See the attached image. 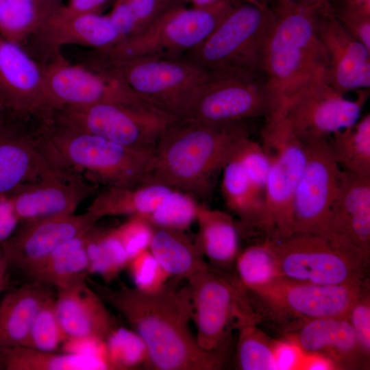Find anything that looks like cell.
<instances>
[{
  "label": "cell",
  "mask_w": 370,
  "mask_h": 370,
  "mask_svg": "<svg viewBox=\"0 0 370 370\" xmlns=\"http://www.w3.org/2000/svg\"><path fill=\"white\" fill-rule=\"evenodd\" d=\"M51 295L49 286L32 281L5 295L0 302V352L27 346L34 319Z\"/></svg>",
  "instance_id": "obj_27"
},
{
  "label": "cell",
  "mask_w": 370,
  "mask_h": 370,
  "mask_svg": "<svg viewBox=\"0 0 370 370\" xmlns=\"http://www.w3.org/2000/svg\"><path fill=\"white\" fill-rule=\"evenodd\" d=\"M47 15L51 11L60 7L62 3L60 0H36Z\"/></svg>",
  "instance_id": "obj_53"
},
{
  "label": "cell",
  "mask_w": 370,
  "mask_h": 370,
  "mask_svg": "<svg viewBox=\"0 0 370 370\" xmlns=\"http://www.w3.org/2000/svg\"><path fill=\"white\" fill-rule=\"evenodd\" d=\"M367 267L370 258V177L341 169L323 236Z\"/></svg>",
  "instance_id": "obj_18"
},
{
  "label": "cell",
  "mask_w": 370,
  "mask_h": 370,
  "mask_svg": "<svg viewBox=\"0 0 370 370\" xmlns=\"http://www.w3.org/2000/svg\"><path fill=\"white\" fill-rule=\"evenodd\" d=\"M40 146L54 165L106 188L149 183L155 151L131 148L53 122L37 129Z\"/></svg>",
  "instance_id": "obj_3"
},
{
  "label": "cell",
  "mask_w": 370,
  "mask_h": 370,
  "mask_svg": "<svg viewBox=\"0 0 370 370\" xmlns=\"http://www.w3.org/2000/svg\"><path fill=\"white\" fill-rule=\"evenodd\" d=\"M167 8L162 0H115L108 15L122 40L143 31Z\"/></svg>",
  "instance_id": "obj_36"
},
{
  "label": "cell",
  "mask_w": 370,
  "mask_h": 370,
  "mask_svg": "<svg viewBox=\"0 0 370 370\" xmlns=\"http://www.w3.org/2000/svg\"><path fill=\"white\" fill-rule=\"evenodd\" d=\"M306 159L293 201V234L323 236L341 169L328 138L303 140Z\"/></svg>",
  "instance_id": "obj_16"
},
{
  "label": "cell",
  "mask_w": 370,
  "mask_h": 370,
  "mask_svg": "<svg viewBox=\"0 0 370 370\" xmlns=\"http://www.w3.org/2000/svg\"><path fill=\"white\" fill-rule=\"evenodd\" d=\"M98 221L90 213L51 217L23 222L1 245L10 267L27 274L58 246L83 235Z\"/></svg>",
  "instance_id": "obj_21"
},
{
  "label": "cell",
  "mask_w": 370,
  "mask_h": 370,
  "mask_svg": "<svg viewBox=\"0 0 370 370\" xmlns=\"http://www.w3.org/2000/svg\"><path fill=\"white\" fill-rule=\"evenodd\" d=\"M195 243L211 266L223 271L239 254V231L227 213L199 203Z\"/></svg>",
  "instance_id": "obj_28"
},
{
  "label": "cell",
  "mask_w": 370,
  "mask_h": 370,
  "mask_svg": "<svg viewBox=\"0 0 370 370\" xmlns=\"http://www.w3.org/2000/svg\"><path fill=\"white\" fill-rule=\"evenodd\" d=\"M40 63L49 119L66 107L147 103L114 76L83 63L71 64L61 53Z\"/></svg>",
  "instance_id": "obj_14"
},
{
  "label": "cell",
  "mask_w": 370,
  "mask_h": 370,
  "mask_svg": "<svg viewBox=\"0 0 370 370\" xmlns=\"http://www.w3.org/2000/svg\"><path fill=\"white\" fill-rule=\"evenodd\" d=\"M96 190L95 186L79 174L56 166L7 196L19 221L27 222L74 214L79 204Z\"/></svg>",
  "instance_id": "obj_19"
},
{
  "label": "cell",
  "mask_w": 370,
  "mask_h": 370,
  "mask_svg": "<svg viewBox=\"0 0 370 370\" xmlns=\"http://www.w3.org/2000/svg\"><path fill=\"white\" fill-rule=\"evenodd\" d=\"M90 286L106 304L119 312L145 341L153 370H216L225 361L226 346L214 351L201 349L189 323L192 305L187 284L171 278L159 290L146 293L123 282L112 288L86 276Z\"/></svg>",
  "instance_id": "obj_1"
},
{
  "label": "cell",
  "mask_w": 370,
  "mask_h": 370,
  "mask_svg": "<svg viewBox=\"0 0 370 370\" xmlns=\"http://www.w3.org/2000/svg\"><path fill=\"white\" fill-rule=\"evenodd\" d=\"M10 263L0 249V294L6 290L10 285L9 269Z\"/></svg>",
  "instance_id": "obj_52"
},
{
  "label": "cell",
  "mask_w": 370,
  "mask_h": 370,
  "mask_svg": "<svg viewBox=\"0 0 370 370\" xmlns=\"http://www.w3.org/2000/svg\"><path fill=\"white\" fill-rule=\"evenodd\" d=\"M275 17L264 0H241L204 41L180 58L208 73L264 75V53Z\"/></svg>",
  "instance_id": "obj_6"
},
{
  "label": "cell",
  "mask_w": 370,
  "mask_h": 370,
  "mask_svg": "<svg viewBox=\"0 0 370 370\" xmlns=\"http://www.w3.org/2000/svg\"><path fill=\"white\" fill-rule=\"evenodd\" d=\"M86 276L57 289L56 312L66 341H104L119 326Z\"/></svg>",
  "instance_id": "obj_24"
},
{
  "label": "cell",
  "mask_w": 370,
  "mask_h": 370,
  "mask_svg": "<svg viewBox=\"0 0 370 370\" xmlns=\"http://www.w3.org/2000/svg\"><path fill=\"white\" fill-rule=\"evenodd\" d=\"M331 9L345 29L370 49V14L341 6Z\"/></svg>",
  "instance_id": "obj_46"
},
{
  "label": "cell",
  "mask_w": 370,
  "mask_h": 370,
  "mask_svg": "<svg viewBox=\"0 0 370 370\" xmlns=\"http://www.w3.org/2000/svg\"><path fill=\"white\" fill-rule=\"evenodd\" d=\"M66 341L56 312L52 294L37 312L29 332L26 347L45 352H56Z\"/></svg>",
  "instance_id": "obj_41"
},
{
  "label": "cell",
  "mask_w": 370,
  "mask_h": 370,
  "mask_svg": "<svg viewBox=\"0 0 370 370\" xmlns=\"http://www.w3.org/2000/svg\"><path fill=\"white\" fill-rule=\"evenodd\" d=\"M243 289L256 321L288 334L314 319L347 317L369 284L321 285L278 277L264 285Z\"/></svg>",
  "instance_id": "obj_7"
},
{
  "label": "cell",
  "mask_w": 370,
  "mask_h": 370,
  "mask_svg": "<svg viewBox=\"0 0 370 370\" xmlns=\"http://www.w3.org/2000/svg\"><path fill=\"white\" fill-rule=\"evenodd\" d=\"M127 267L135 287L143 292H155L171 278L149 249L130 259Z\"/></svg>",
  "instance_id": "obj_43"
},
{
  "label": "cell",
  "mask_w": 370,
  "mask_h": 370,
  "mask_svg": "<svg viewBox=\"0 0 370 370\" xmlns=\"http://www.w3.org/2000/svg\"><path fill=\"white\" fill-rule=\"evenodd\" d=\"M82 63L104 71L172 119L188 112L208 73L179 58H109L90 51Z\"/></svg>",
  "instance_id": "obj_4"
},
{
  "label": "cell",
  "mask_w": 370,
  "mask_h": 370,
  "mask_svg": "<svg viewBox=\"0 0 370 370\" xmlns=\"http://www.w3.org/2000/svg\"><path fill=\"white\" fill-rule=\"evenodd\" d=\"M239 1L204 7L176 5L165 10L138 34L95 53L109 58L159 56L179 58L204 41Z\"/></svg>",
  "instance_id": "obj_8"
},
{
  "label": "cell",
  "mask_w": 370,
  "mask_h": 370,
  "mask_svg": "<svg viewBox=\"0 0 370 370\" xmlns=\"http://www.w3.org/2000/svg\"><path fill=\"white\" fill-rule=\"evenodd\" d=\"M288 335L305 353L317 355L339 369H356L369 358L347 317L314 319Z\"/></svg>",
  "instance_id": "obj_25"
},
{
  "label": "cell",
  "mask_w": 370,
  "mask_h": 370,
  "mask_svg": "<svg viewBox=\"0 0 370 370\" xmlns=\"http://www.w3.org/2000/svg\"><path fill=\"white\" fill-rule=\"evenodd\" d=\"M2 114L1 110L0 109V116Z\"/></svg>",
  "instance_id": "obj_58"
},
{
  "label": "cell",
  "mask_w": 370,
  "mask_h": 370,
  "mask_svg": "<svg viewBox=\"0 0 370 370\" xmlns=\"http://www.w3.org/2000/svg\"><path fill=\"white\" fill-rule=\"evenodd\" d=\"M248 136L247 123L217 124L174 119L157 144L149 183L164 184L195 198H206L217 174Z\"/></svg>",
  "instance_id": "obj_2"
},
{
  "label": "cell",
  "mask_w": 370,
  "mask_h": 370,
  "mask_svg": "<svg viewBox=\"0 0 370 370\" xmlns=\"http://www.w3.org/2000/svg\"><path fill=\"white\" fill-rule=\"evenodd\" d=\"M3 370H111L106 352L57 353L28 347H15L0 352Z\"/></svg>",
  "instance_id": "obj_30"
},
{
  "label": "cell",
  "mask_w": 370,
  "mask_h": 370,
  "mask_svg": "<svg viewBox=\"0 0 370 370\" xmlns=\"http://www.w3.org/2000/svg\"><path fill=\"white\" fill-rule=\"evenodd\" d=\"M88 260V273L96 274L108 283L118 278L130 261L116 228L97 229L93 226L85 234Z\"/></svg>",
  "instance_id": "obj_34"
},
{
  "label": "cell",
  "mask_w": 370,
  "mask_h": 370,
  "mask_svg": "<svg viewBox=\"0 0 370 370\" xmlns=\"http://www.w3.org/2000/svg\"><path fill=\"white\" fill-rule=\"evenodd\" d=\"M277 342L271 341L254 323L240 328L237 344V363L242 370L278 369Z\"/></svg>",
  "instance_id": "obj_37"
},
{
  "label": "cell",
  "mask_w": 370,
  "mask_h": 370,
  "mask_svg": "<svg viewBox=\"0 0 370 370\" xmlns=\"http://www.w3.org/2000/svg\"><path fill=\"white\" fill-rule=\"evenodd\" d=\"M18 223L8 197L0 196V245L14 233Z\"/></svg>",
  "instance_id": "obj_47"
},
{
  "label": "cell",
  "mask_w": 370,
  "mask_h": 370,
  "mask_svg": "<svg viewBox=\"0 0 370 370\" xmlns=\"http://www.w3.org/2000/svg\"><path fill=\"white\" fill-rule=\"evenodd\" d=\"M173 119L147 103H101L56 110L49 121L131 148L155 151L160 138Z\"/></svg>",
  "instance_id": "obj_11"
},
{
  "label": "cell",
  "mask_w": 370,
  "mask_h": 370,
  "mask_svg": "<svg viewBox=\"0 0 370 370\" xmlns=\"http://www.w3.org/2000/svg\"><path fill=\"white\" fill-rule=\"evenodd\" d=\"M85 234L66 241L26 275L33 281L57 289L87 275L88 260Z\"/></svg>",
  "instance_id": "obj_32"
},
{
  "label": "cell",
  "mask_w": 370,
  "mask_h": 370,
  "mask_svg": "<svg viewBox=\"0 0 370 370\" xmlns=\"http://www.w3.org/2000/svg\"><path fill=\"white\" fill-rule=\"evenodd\" d=\"M332 156L338 164L352 173L370 177V114L328 138Z\"/></svg>",
  "instance_id": "obj_33"
},
{
  "label": "cell",
  "mask_w": 370,
  "mask_h": 370,
  "mask_svg": "<svg viewBox=\"0 0 370 370\" xmlns=\"http://www.w3.org/2000/svg\"><path fill=\"white\" fill-rule=\"evenodd\" d=\"M173 188L158 183L106 188L95 197L86 212L97 221L111 216H140L152 213Z\"/></svg>",
  "instance_id": "obj_29"
},
{
  "label": "cell",
  "mask_w": 370,
  "mask_h": 370,
  "mask_svg": "<svg viewBox=\"0 0 370 370\" xmlns=\"http://www.w3.org/2000/svg\"><path fill=\"white\" fill-rule=\"evenodd\" d=\"M278 369H289L297 362L295 348L286 343H278L275 349Z\"/></svg>",
  "instance_id": "obj_49"
},
{
  "label": "cell",
  "mask_w": 370,
  "mask_h": 370,
  "mask_svg": "<svg viewBox=\"0 0 370 370\" xmlns=\"http://www.w3.org/2000/svg\"><path fill=\"white\" fill-rule=\"evenodd\" d=\"M275 21L264 58L263 71L277 110L295 91L316 77L326 75L328 58L318 38L314 11L276 6Z\"/></svg>",
  "instance_id": "obj_5"
},
{
  "label": "cell",
  "mask_w": 370,
  "mask_h": 370,
  "mask_svg": "<svg viewBox=\"0 0 370 370\" xmlns=\"http://www.w3.org/2000/svg\"><path fill=\"white\" fill-rule=\"evenodd\" d=\"M232 157L239 162L253 186L264 196L271 160L263 146L248 136L240 143Z\"/></svg>",
  "instance_id": "obj_42"
},
{
  "label": "cell",
  "mask_w": 370,
  "mask_h": 370,
  "mask_svg": "<svg viewBox=\"0 0 370 370\" xmlns=\"http://www.w3.org/2000/svg\"><path fill=\"white\" fill-rule=\"evenodd\" d=\"M192 321L199 346L214 351L227 345L232 326L255 323L256 319L239 280L210 264L187 280Z\"/></svg>",
  "instance_id": "obj_9"
},
{
  "label": "cell",
  "mask_w": 370,
  "mask_h": 370,
  "mask_svg": "<svg viewBox=\"0 0 370 370\" xmlns=\"http://www.w3.org/2000/svg\"><path fill=\"white\" fill-rule=\"evenodd\" d=\"M199 202L191 195L173 189L145 218L153 227L185 232L196 221Z\"/></svg>",
  "instance_id": "obj_40"
},
{
  "label": "cell",
  "mask_w": 370,
  "mask_h": 370,
  "mask_svg": "<svg viewBox=\"0 0 370 370\" xmlns=\"http://www.w3.org/2000/svg\"><path fill=\"white\" fill-rule=\"evenodd\" d=\"M267 242L279 277L321 285L367 283L368 267L325 237L293 234Z\"/></svg>",
  "instance_id": "obj_12"
},
{
  "label": "cell",
  "mask_w": 370,
  "mask_h": 370,
  "mask_svg": "<svg viewBox=\"0 0 370 370\" xmlns=\"http://www.w3.org/2000/svg\"><path fill=\"white\" fill-rule=\"evenodd\" d=\"M0 109L25 121L41 123L49 118L41 63L23 47L1 36Z\"/></svg>",
  "instance_id": "obj_17"
},
{
  "label": "cell",
  "mask_w": 370,
  "mask_h": 370,
  "mask_svg": "<svg viewBox=\"0 0 370 370\" xmlns=\"http://www.w3.org/2000/svg\"><path fill=\"white\" fill-rule=\"evenodd\" d=\"M162 1H163L164 3L165 4V5H166L167 8H169L168 5H167V4H166V0H162Z\"/></svg>",
  "instance_id": "obj_57"
},
{
  "label": "cell",
  "mask_w": 370,
  "mask_h": 370,
  "mask_svg": "<svg viewBox=\"0 0 370 370\" xmlns=\"http://www.w3.org/2000/svg\"><path fill=\"white\" fill-rule=\"evenodd\" d=\"M262 145L271 164L264 199L274 238L293 234V201L306 159L305 143L286 134L272 120L265 121Z\"/></svg>",
  "instance_id": "obj_15"
},
{
  "label": "cell",
  "mask_w": 370,
  "mask_h": 370,
  "mask_svg": "<svg viewBox=\"0 0 370 370\" xmlns=\"http://www.w3.org/2000/svg\"><path fill=\"white\" fill-rule=\"evenodd\" d=\"M369 290L364 292L351 307L347 319L353 328L358 341L369 356L370 353V299Z\"/></svg>",
  "instance_id": "obj_45"
},
{
  "label": "cell",
  "mask_w": 370,
  "mask_h": 370,
  "mask_svg": "<svg viewBox=\"0 0 370 370\" xmlns=\"http://www.w3.org/2000/svg\"><path fill=\"white\" fill-rule=\"evenodd\" d=\"M46 16L36 0H0V36L27 50Z\"/></svg>",
  "instance_id": "obj_35"
},
{
  "label": "cell",
  "mask_w": 370,
  "mask_h": 370,
  "mask_svg": "<svg viewBox=\"0 0 370 370\" xmlns=\"http://www.w3.org/2000/svg\"><path fill=\"white\" fill-rule=\"evenodd\" d=\"M111 0H69L61 10L67 14L100 13L101 10Z\"/></svg>",
  "instance_id": "obj_48"
},
{
  "label": "cell",
  "mask_w": 370,
  "mask_h": 370,
  "mask_svg": "<svg viewBox=\"0 0 370 370\" xmlns=\"http://www.w3.org/2000/svg\"><path fill=\"white\" fill-rule=\"evenodd\" d=\"M195 7H204L215 3L217 2L223 0H189ZM231 1H241V0H231Z\"/></svg>",
  "instance_id": "obj_55"
},
{
  "label": "cell",
  "mask_w": 370,
  "mask_h": 370,
  "mask_svg": "<svg viewBox=\"0 0 370 370\" xmlns=\"http://www.w3.org/2000/svg\"><path fill=\"white\" fill-rule=\"evenodd\" d=\"M330 367H332L331 363L328 360L320 357L319 359L317 358V360L312 361L308 367V369L320 370L328 369H330Z\"/></svg>",
  "instance_id": "obj_54"
},
{
  "label": "cell",
  "mask_w": 370,
  "mask_h": 370,
  "mask_svg": "<svg viewBox=\"0 0 370 370\" xmlns=\"http://www.w3.org/2000/svg\"><path fill=\"white\" fill-rule=\"evenodd\" d=\"M277 105L263 74L212 73L183 119L217 124L247 123L270 117Z\"/></svg>",
  "instance_id": "obj_13"
},
{
  "label": "cell",
  "mask_w": 370,
  "mask_h": 370,
  "mask_svg": "<svg viewBox=\"0 0 370 370\" xmlns=\"http://www.w3.org/2000/svg\"><path fill=\"white\" fill-rule=\"evenodd\" d=\"M314 28L325 47L328 67L327 79L345 95L370 86V49L341 25L331 10L313 13Z\"/></svg>",
  "instance_id": "obj_22"
},
{
  "label": "cell",
  "mask_w": 370,
  "mask_h": 370,
  "mask_svg": "<svg viewBox=\"0 0 370 370\" xmlns=\"http://www.w3.org/2000/svg\"><path fill=\"white\" fill-rule=\"evenodd\" d=\"M236 264L238 280L245 288L264 285L279 277L267 240L239 252Z\"/></svg>",
  "instance_id": "obj_39"
},
{
  "label": "cell",
  "mask_w": 370,
  "mask_h": 370,
  "mask_svg": "<svg viewBox=\"0 0 370 370\" xmlns=\"http://www.w3.org/2000/svg\"><path fill=\"white\" fill-rule=\"evenodd\" d=\"M189 0H166L169 8L176 5H184V3Z\"/></svg>",
  "instance_id": "obj_56"
},
{
  "label": "cell",
  "mask_w": 370,
  "mask_h": 370,
  "mask_svg": "<svg viewBox=\"0 0 370 370\" xmlns=\"http://www.w3.org/2000/svg\"><path fill=\"white\" fill-rule=\"evenodd\" d=\"M111 370H131L144 367L148 360L147 345L133 330L118 326L104 341Z\"/></svg>",
  "instance_id": "obj_38"
},
{
  "label": "cell",
  "mask_w": 370,
  "mask_h": 370,
  "mask_svg": "<svg viewBox=\"0 0 370 370\" xmlns=\"http://www.w3.org/2000/svg\"><path fill=\"white\" fill-rule=\"evenodd\" d=\"M221 192L227 208L240 219L243 233L274 238L264 196L252 185L239 162L232 157L223 169ZM238 228V230H240Z\"/></svg>",
  "instance_id": "obj_26"
},
{
  "label": "cell",
  "mask_w": 370,
  "mask_h": 370,
  "mask_svg": "<svg viewBox=\"0 0 370 370\" xmlns=\"http://www.w3.org/2000/svg\"><path fill=\"white\" fill-rule=\"evenodd\" d=\"M61 6L46 16L27 49L40 62L60 54V48L64 45H81L101 51L121 40V36L108 14H67L61 10Z\"/></svg>",
  "instance_id": "obj_20"
},
{
  "label": "cell",
  "mask_w": 370,
  "mask_h": 370,
  "mask_svg": "<svg viewBox=\"0 0 370 370\" xmlns=\"http://www.w3.org/2000/svg\"><path fill=\"white\" fill-rule=\"evenodd\" d=\"M331 6H341L370 14V0H329Z\"/></svg>",
  "instance_id": "obj_51"
},
{
  "label": "cell",
  "mask_w": 370,
  "mask_h": 370,
  "mask_svg": "<svg viewBox=\"0 0 370 370\" xmlns=\"http://www.w3.org/2000/svg\"><path fill=\"white\" fill-rule=\"evenodd\" d=\"M368 97L369 89H362L356 99L349 100L323 75L306 83L269 118L301 140L328 138L358 121Z\"/></svg>",
  "instance_id": "obj_10"
},
{
  "label": "cell",
  "mask_w": 370,
  "mask_h": 370,
  "mask_svg": "<svg viewBox=\"0 0 370 370\" xmlns=\"http://www.w3.org/2000/svg\"><path fill=\"white\" fill-rule=\"evenodd\" d=\"M154 227L144 217H130V219L116 228L129 259L149 249Z\"/></svg>",
  "instance_id": "obj_44"
},
{
  "label": "cell",
  "mask_w": 370,
  "mask_h": 370,
  "mask_svg": "<svg viewBox=\"0 0 370 370\" xmlns=\"http://www.w3.org/2000/svg\"><path fill=\"white\" fill-rule=\"evenodd\" d=\"M149 249L171 278L186 280L208 264L184 231L154 227Z\"/></svg>",
  "instance_id": "obj_31"
},
{
  "label": "cell",
  "mask_w": 370,
  "mask_h": 370,
  "mask_svg": "<svg viewBox=\"0 0 370 370\" xmlns=\"http://www.w3.org/2000/svg\"><path fill=\"white\" fill-rule=\"evenodd\" d=\"M276 6H293L310 11L330 10L329 0H275Z\"/></svg>",
  "instance_id": "obj_50"
},
{
  "label": "cell",
  "mask_w": 370,
  "mask_h": 370,
  "mask_svg": "<svg viewBox=\"0 0 370 370\" xmlns=\"http://www.w3.org/2000/svg\"><path fill=\"white\" fill-rule=\"evenodd\" d=\"M27 121L0 116V196L44 176L57 166L45 154L37 128Z\"/></svg>",
  "instance_id": "obj_23"
}]
</instances>
